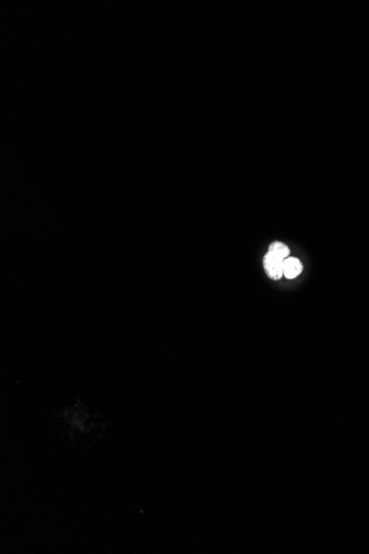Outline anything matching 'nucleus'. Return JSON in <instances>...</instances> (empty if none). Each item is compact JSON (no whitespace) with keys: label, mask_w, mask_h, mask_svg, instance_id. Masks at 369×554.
I'll use <instances>...</instances> for the list:
<instances>
[{"label":"nucleus","mask_w":369,"mask_h":554,"mask_svg":"<svg viewBox=\"0 0 369 554\" xmlns=\"http://www.w3.org/2000/svg\"><path fill=\"white\" fill-rule=\"evenodd\" d=\"M285 259H281L267 252L263 258V264L266 275L272 280H280L283 277V263Z\"/></svg>","instance_id":"f257e3e1"},{"label":"nucleus","mask_w":369,"mask_h":554,"mask_svg":"<svg viewBox=\"0 0 369 554\" xmlns=\"http://www.w3.org/2000/svg\"><path fill=\"white\" fill-rule=\"evenodd\" d=\"M303 271V266L298 258L287 257L283 263V275L287 279H295Z\"/></svg>","instance_id":"f03ea898"},{"label":"nucleus","mask_w":369,"mask_h":554,"mask_svg":"<svg viewBox=\"0 0 369 554\" xmlns=\"http://www.w3.org/2000/svg\"><path fill=\"white\" fill-rule=\"evenodd\" d=\"M267 252L281 259H286L287 257H290V249H288V247L284 245L283 243H279V242L272 243L269 247V251Z\"/></svg>","instance_id":"7ed1b4c3"}]
</instances>
